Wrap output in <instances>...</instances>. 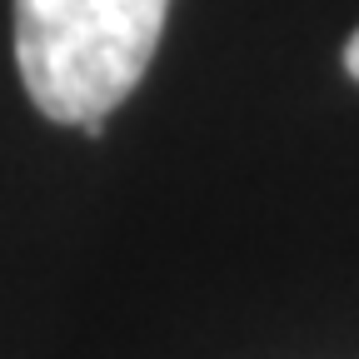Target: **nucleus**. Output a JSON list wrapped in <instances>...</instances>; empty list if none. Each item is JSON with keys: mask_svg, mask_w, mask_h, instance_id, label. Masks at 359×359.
<instances>
[{"mask_svg": "<svg viewBox=\"0 0 359 359\" xmlns=\"http://www.w3.org/2000/svg\"><path fill=\"white\" fill-rule=\"evenodd\" d=\"M170 0H15V65L55 125L105 120L145 80Z\"/></svg>", "mask_w": 359, "mask_h": 359, "instance_id": "nucleus-1", "label": "nucleus"}, {"mask_svg": "<svg viewBox=\"0 0 359 359\" xmlns=\"http://www.w3.org/2000/svg\"><path fill=\"white\" fill-rule=\"evenodd\" d=\"M344 70L359 80V30H354V35H349V45H344Z\"/></svg>", "mask_w": 359, "mask_h": 359, "instance_id": "nucleus-2", "label": "nucleus"}]
</instances>
